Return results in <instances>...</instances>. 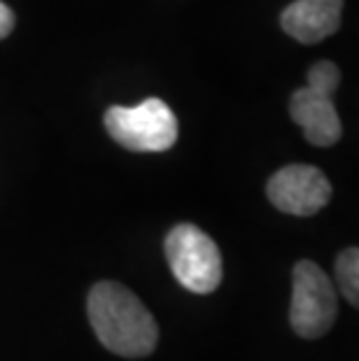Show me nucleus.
Masks as SVG:
<instances>
[{
	"label": "nucleus",
	"mask_w": 359,
	"mask_h": 361,
	"mask_svg": "<svg viewBox=\"0 0 359 361\" xmlns=\"http://www.w3.org/2000/svg\"><path fill=\"white\" fill-rule=\"evenodd\" d=\"M87 314L98 341L114 355L140 359L157 350V319L124 284L112 280L96 282L87 298Z\"/></svg>",
	"instance_id": "obj_1"
},
{
	"label": "nucleus",
	"mask_w": 359,
	"mask_h": 361,
	"mask_svg": "<svg viewBox=\"0 0 359 361\" xmlns=\"http://www.w3.org/2000/svg\"><path fill=\"white\" fill-rule=\"evenodd\" d=\"M105 128L131 152H166L178 140V119L162 98H147L135 107L112 105L105 112Z\"/></svg>",
	"instance_id": "obj_2"
},
{
	"label": "nucleus",
	"mask_w": 359,
	"mask_h": 361,
	"mask_svg": "<svg viewBox=\"0 0 359 361\" xmlns=\"http://www.w3.org/2000/svg\"><path fill=\"white\" fill-rule=\"evenodd\" d=\"M168 266L182 287L210 294L221 282V255L215 240L194 224H178L166 235Z\"/></svg>",
	"instance_id": "obj_3"
},
{
	"label": "nucleus",
	"mask_w": 359,
	"mask_h": 361,
	"mask_svg": "<svg viewBox=\"0 0 359 361\" xmlns=\"http://www.w3.org/2000/svg\"><path fill=\"white\" fill-rule=\"evenodd\" d=\"M339 301L331 278L312 261H299L292 273V303L289 324L305 341L322 338L334 326Z\"/></svg>",
	"instance_id": "obj_4"
},
{
	"label": "nucleus",
	"mask_w": 359,
	"mask_h": 361,
	"mask_svg": "<svg viewBox=\"0 0 359 361\" xmlns=\"http://www.w3.org/2000/svg\"><path fill=\"white\" fill-rule=\"evenodd\" d=\"M266 194L280 212L312 217L331 201V182L315 166L292 164L271 175Z\"/></svg>",
	"instance_id": "obj_5"
},
{
	"label": "nucleus",
	"mask_w": 359,
	"mask_h": 361,
	"mask_svg": "<svg viewBox=\"0 0 359 361\" xmlns=\"http://www.w3.org/2000/svg\"><path fill=\"white\" fill-rule=\"evenodd\" d=\"M343 0H294L280 14V26L303 44H317L341 26Z\"/></svg>",
	"instance_id": "obj_6"
},
{
	"label": "nucleus",
	"mask_w": 359,
	"mask_h": 361,
	"mask_svg": "<svg viewBox=\"0 0 359 361\" xmlns=\"http://www.w3.org/2000/svg\"><path fill=\"white\" fill-rule=\"evenodd\" d=\"M289 114L303 128L305 140L315 147H331L341 140L343 126L329 96L303 87L294 91L292 101H289Z\"/></svg>",
	"instance_id": "obj_7"
},
{
	"label": "nucleus",
	"mask_w": 359,
	"mask_h": 361,
	"mask_svg": "<svg viewBox=\"0 0 359 361\" xmlns=\"http://www.w3.org/2000/svg\"><path fill=\"white\" fill-rule=\"evenodd\" d=\"M336 280L350 305H359V250L348 247L336 259Z\"/></svg>",
	"instance_id": "obj_8"
},
{
	"label": "nucleus",
	"mask_w": 359,
	"mask_h": 361,
	"mask_svg": "<svg viewBox=\"0 0 359 361\" xmlns=\"http://www.w3.org/2000/svg\"><path fill=\"white\" fill-rule=\"evenodd\" d=\"M341 82V71L339 66L331 61H320L308 71V89L317 91L322 96H334V91L339 89Z\"/></svg>",
	"instance_id": "obj_9"
},
{
	"label": "nucleus",
	"mask_w": 359,
	"mask_h": 361,
	"mask_svg": "<svg viewBox=\"0 0 359 361\" xmlns=\"http://www.w3.org/2000/svg\"><path fill=\"white\" fill-rule=\"evenodd\" d=\"M14 28V12L5 3H0V40H5Z\"/></svg>",
	"instance_id": "obj_10"
}]
</instances>
